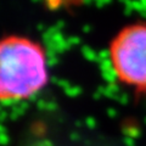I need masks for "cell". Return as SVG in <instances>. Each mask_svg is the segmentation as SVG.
<instances>
[{
  "label": "cell",
  "mask_w": 146,
  "mask_h": 146,
  "mask_svg": "<svg viewBox=\"0 0 146 146\" xmlns=\"http://www.w3.org/2000/svg\"><path fill=\"white\" fill-rule=\"evenodd\" d=\"M49 83L45 48L25 35L0 38V101L32 98Z\"/></svg>",
  "instance_id": "1"
},
{
  "label": "cell",
  "mask_w": 146,
  "mask_h": 146,
  "mask_svg": "<svg viewBox=\"0 0 146 146\" xmlns=\"http://www.w3.org/2000/svg\"><path fill=\"white\" fill-rule=\"evenodd\" d=\"M108 52L118 80L135 94H146V22H134L118 31Z\"/></svg>",
  "instance_id": "2"
}]
</instances>
